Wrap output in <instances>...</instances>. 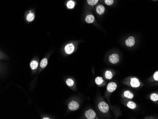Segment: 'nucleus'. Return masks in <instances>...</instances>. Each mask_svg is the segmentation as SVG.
Wrapping results in <instances>:
<instances>
[{
	"label": "nucleus",
	"mask_w": 158,
	"mask_h": 119,
	"mask_svg": "<svg viewBox=\"0 0 158 119\" xmlns=\"http://www.w3.org/2000/svg\"><path fill=\"white\" fill-rule=\"evenodd\" d=\"M119 56L116 54H113L111 55L109 57V60L112 64H115L119 62Z\"/></svg>",
	"instance_id": "nucleus-5"
},
{
	"label": "nucleus",
	"mask_w": 158,
	"mask_h": 119,
	"mask_svg": "<svg viewBox=\"0 0 158 119\" xmlns=\"http://www.w3.org/2000/svg\"><path fill=\"white\" fill-rule=\"evenodd\" d=\"M85 117L88 119H93L95 118L96 116V114L93 110L90 109L87 110L85 113Z\"/></svg>",
	"instance_id": "nucleus-4"
},
{
	"label": "nucleus",
	"mask_w": 158,
	"mask_h": 119,
	"mask_svg": "<svg viewBox=\"0 0 158 119\" xmlns=\"http://www.w3.org/2000/svg\"><path fill=\"white\" fill-rule=\"evenodd\" d=\"M98 108L101 112L103 113H107L109 109L108 105L105 102H101L98 105Z\"/></svg>",
	"instance_id": "nucleus-1"
},
{
	"label": "nucleus",
	"mask_w": 158,
	"mask_h": 119,
	"mask_svg": "<svg viewBox=\"0 0 158 119\" xmlns=\"http://www.w3.org/2000/svg\"><path fill=\"white\" fill-rule=\"evenodd\" d=\"M151 99L153 101H157L158 100V94L156 93H153L152 94L151 96H150Z\"/></svg>",
	"instance_id": "nucleus-21"
},
{
	"label": "nucleus",
	"mask_w": 158,
	"mask_h": 119,
	"mask_svg": "<svg viewBox=\"0 0 158 119\" xmlns=\"http://www.w3.org/2000/svg\"><path fill=\"white\" fill-rule=\"evenodd\" d=\"M66 84L68 87H73L74 84V81L71 78H68L66 81Z\"/></svg>",
	"instance_id": "nucleus-18"
},
{
	"label": "nucleus",
	"mask_w": 158,
	"mask_h": 119,
	"mask_svg": "<svg viewBox=\"0 0 158 119\" xmlns=\"http://www.w3.org/2000/svg\"><path fill=\"white\" fill-rule=\"evenodd\" d=\"M75 6V3L73 0H69L67 3V6L68 9H73Z\"/></svg>",
	"instance_id": "nucleus-19"
},
{
	"label": "nucleus",
	"mask_w": 158,
	"mask_h": 119,
	"mask_svg": "<svg viewBox=\"0 0 158 119\" xmlns=\"http://www.w3.org/2000/svg\"><path fill=\"white\" fill-rule=\"evenodd\" d=\"M43 119H49V118H48V117H45V118H43Z\"/></svg>",
	"instance_id": "nucleus-24"
},
{
	"label": "nucleus",
	"mask_w": 158,
	"mask_h": 119,
	"mask_svg": "<svg viewBox=\"0 0 158 119\" xmlns=\"http://www.w3.org/2000/svg\"><path fill=\"white\" fill-rule=\"evenodd\" d=\"M124 96H125L126 97L128 98L129 99H132L133 97V94L131 92H130L129 91H127L124 92Z\"/></svg>",
	"instance_id": "nucleus-15"
},
{
	"label": "nucleus",
	"mask_w": 158,
	"mask_h": 119,
	"mask_svg": "<svg viewBox=\"0 0 158 119\" xmlns=\"http://www.w3.org/2000/svg\"><path fill=\"white\" fill-rule=\"evenodd\" d=\"M127 106L128 108L132 109H134L136 107V104L135 103L132 102V101L128 102L127 104Z\"/></svg>",
	"instance_id": "nucleus-16"
},
{
	"label": "nucleus",
	"mask_w": 158,
	"mask_h": 119,
	"mask_svg": "<svg viewBox=\"0 0 158 119\" xmlns=\"http://www.w3.org/2000/svg\"><path fill=\"white\" fill-rule=\"evenodd\" d=\"M117 87V85L116 83L114 82H111L109 83L107 86V90L108 92H114Z\"/></svg>",
	"instance_id": "nucleus-6"
},
{
	"label": "nucleus",
	"mask_w": 158,
	"mask_h": 119,
	"mask_svg": "<svg viewBox=\"0 0 158 119\" xmlns=\"http://www.w3.org/2000/svg\"><path fill=\"white\" fill-rule=\"evenodd\" d=\"M96 11L99 14L102 15L105 11V8L103 5H99L96 8Z\"/></svg>",
	"instance_id": "nucleus-10"
},
{
	"label": "nucleus",
	"mask_w": 158,
	"mask_h": 119,
	"mask_svg": "<svg viewBox=\"0 0 158 119\" xmlns=\"http://www.w3.org/2000/svg\"><path fill=\"white\" fill-rule=\"evenodd\" d=\"M87 1L90 5L93 6L96 5L98 2L99 1V0H87Z\"/></svg>",
	"instance_id": "nucleus-20"
},
{
	"label": "nucleus",
	"mask_w": 158,
	"mask_h": 119,
	"mask_svg": "<svg viewBox=\"0 0 158 119\" xmlns=\"http://www.w3.org/2000/svg\"><path fill=\"white\" fill-rule=\"evenodd\" d=\"M131 86L133 87L136 88L140 86V83L139 80L136 78H132L130 82Z\"/></svg>",
	"instance_id": "nucleus-8"
},
{
	"label": "nucleus",
	"mask_w": 158,
	"mask_h": 119,
	"mask_svg": "<svg viewBox=\"0 0 158 119\" xmlns=\"http://www.w3.org/2000/svg\"><path fill=\"white\" fill-rule=\"evenodd\" d=\"M114 0H105V3L107 5H111L113 4Z\"/></svg>",
	"instance_id": "nucleus-22"
},
{
	"label": "nucleus",
	"mask_w": 158,
	"mask_h": 119,
	"mask_svg": "<svg viewBox=\"0 0 158 119\" xmlns=\"http://www.w3.org/2000/svg\"><path fill=\"white\" fill-rule=\"evenodd\" d=\"M135 44V39L133 37H130L126 40V44L127 46L131 47Z\"/></svg>",
	"instance_id": "nucleus-7"
},
{
	"label": "nucleus",
	"mask_w": 158,
	"mask_h": 119,
	"mask_svg": "<svg viewBox=\"0 0 158 119\" xmlns=\"http://www.w3.org/2000/svg\"><path fill=\"white\" fill-rule=\"evenodd\" d=\"M34 18H35V16H34V14L30 12L26 16V21L28 22H32V21H33L34 20Z\"/></svg>",
	"instance_id": "nucleus-13"
},
{
	"label": "nucleus",
	"mask_w": 158,
	"mask_h": 119,
	"mask_svg": "<svg viewBox=\"0 0 158 119\" xmlns=\"http://www.w3.org/2000/svg\"><path fill=\"white\" fill-rule=\"evenodd\" d=\"M153 78L156 81H158V71L156 72L154 75H153Z\"/></svg>",
	"instance_id": "nucleus-23"
},
{
	"label": "nucleus",
	"mask_w": 158,
	"mask_h": 119,
	"mask_svg": "<svg viewBox=\"0 0 158 119\" xmlns=\"http://www.w3.org/2000/svg\"><path fill=\"white\" fill-rule=\"evenodd\" d=\"M105 76L107 79H111L113 77V74L110 71L107 70L105 72Z\"/></svg>",
	"instance_id": "nucleus-17"
},
{
	"label": "nucleus",
	"mask_w": 158,
	"mask_h": 119,
	"mask_svg": "<svg viewBox=\"0 0 158 119\" xmlns=\"http://www.w3.org/2000/svg\"><path fill=\"white\" fill-rule=\"evenodd\" d=\"M103 82H104L103 79L100 76L97 77L95 79V83L97 85H100L102 84Z\"/></svg>",
	"instance_id": "nucleus-14"
},
{
	"label": "nucleus",
	"mask_w": 158,
	"mask_h": 119,
	"mask_svg": "<svg viewBox=\"0 0 158 119\" xmlns=\"http://www.w3.org/2000/svg\"><path fill=\"white\" fill-rule=\"evenodd\" d=\"M95 20V18L92 15H88L85 18V21L88 23H91Z\"/></svg>",
	"instance_id": "nucleus-9"
},
{
	"label": "nucleus",
	"mask_w": 158,
	"mask_h": 119,
	"mask_svg": "<svg viewBox=\"0 0 158 119\" xmlns=\"http://www.w3.org/2000/svg\"><path fill=\"white\" fill-rule=\"evenodd\" d=\"M48 63V59L46 58H44L41 61L40 63V66L41 68H44L47 66Z\"/></svg>",
	"instance_id": "nucleus-12"
},
{
	"label": "nucleus",
	"mask_w": 158,
	"mask_h": 119,
	"mask_svg": "<svg viewBox=\"0 0 158 119\" xmlns=\"http://www.w3.org/2000/svg\"><path fill=\"white\" fill-rule=\"evenodd\" d=\"M79 108V104L76 101H72L68 104V108L72 111H75Z\"/></svg>",
	"instance_id": "nucleus-2"
},
{
	"label": "nucleus",
	"mask_w": 158,
	"mask_h": 119,
	"mask_svg": "<svg viewBox=\"0 0 158 119\" xmlns=\"http://www.w3.org/2000/svg\"><path fill=\"white\" fill-rule=\"evenodd\" d=\"M38 66V63L36 60H33L30 63V66L32 70L36 69Z\"/></svg>",
	"instance_id": "nucleus-11"
},
{
	"label": "nucleus",
	"mask_w": 158,
	"mask_h": 119,
	"mask_svg": "<svg viewBox=\"0 0 158 119\" xmlns=\"http://www.w3.org/2000/svg\"><path fill=\"white\" fill-rule=\"evenodd\" d=\"M74 50V46L73 43H69L66 45L64 48L65 52L67 54H71Z\"/></svg>",
	"instance_id": "nucleus-3"
}]
</instances>
